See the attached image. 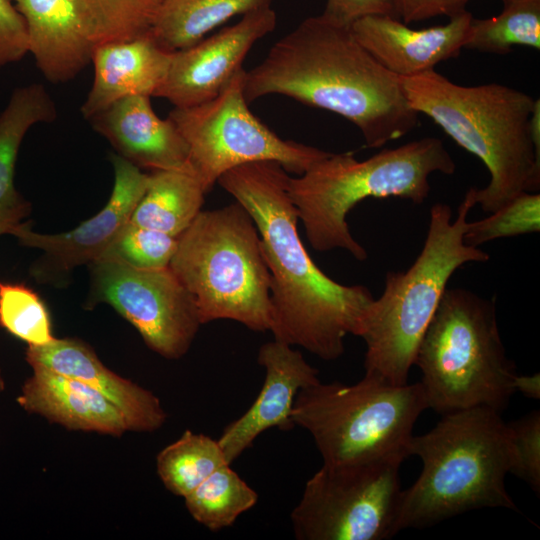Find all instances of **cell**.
Here are the masks:
<instances>
[{"instance_id":"ffe728a7","label":"cell","mask_w":540,"mask_h":540,"mask_svg":"<svg viewBox=\"0 0 540 540\" xmlns=\"http://www.w3.org/2000/svg\"><path fill=\"white\" fill-rule=\"evenodd\" d=\"M31 368L16 399L25 411L69 430L113 437L130 431L122 411L90 385L43 367Z\"/></svg>"},{"instance_id":"4316f807","label":"cell","mask_w":540,"mask_h":540,"mask_svg":"<svg viewBox=\"0 0 540 540\" xmlns=\"http://www.w3.org/2000/svg\"><path fill=\"white\" fill-rule=\"evenodd\" d=\"M502 12L472 18L465 49L507 54L514 46L540 48V0H505Z\"/></svg>"},{"instance_id":"e0dca14e","label":"cell","mask_w":540,"mask_h":540,"mask_svg":"<svg viewBox=\"0 0 540 540\" xmlns=\"http://www.w3.org/2000/svg\"><path fill=\"white\" fill-rule=\"evenodd\" d=\"M27 363L84 382L113 402L133 432H154L167 420L159 398L150 390L105 366L96 353L76 338H55L42 346H27Z\"/></svg>"},{"instance_id":"7402d4cb","label":"cell","mask_w":540,"mask_h":540,"mask_svg":"<svg viewBox=\"0 0 540 540\" xmlns=\"http://www.w3.org/2000/svg\"><path fill=\"white\" fill-rule=\"evenodd\" d=\"M56 117L55 103L39 83L16 88L0 113V235L15 236L31 212V204L14 183L23 138L33 125L52 122Z\"/></svg>"},{"instance_id":"e575fe53","label":"cell","mask_w":540,"mask_h":540,"mask_svg":"<svg viewBox=\"0 0 540 540\" xmlns=\"http://www.w3.org/2000/svg\"><path fill=\"white\" fill-rule=\"evenodd\" d=\"M470 0H394L397 18L409 25L436 16H456Z\"/></svg>"},{"instance_id":"4fadbf2b","label":"cell","mask_w":540,"mask_h":540,"mask_svg":"<svg viewBox=\"0 0 540 540\" xmlns=\"http://www.w3.org/2000/svg\"><path fill=\"white\" fill-rule=\"evenodd\" d=\"M110 160L114 169L113 189L97 214L68 232L38 233L26 223L16 233L21 245L42 251L30 268L35 281L56 287L67 285L72 271L99 259L130 220L147 189L149 174L116 153L110 155Z\"/></svg>"},{"instance_id":"277c9868","label":"cell","mask_w":540,"mask_h":540,"mask_svg":"<svg viewBox=\"0 0 540 540\" xmlns=\"http://www.w3.org/2000/svg\"><path fill=\"white\" fill-rule=\"evenodd\" d=\"M408 455L421 459L422 470L402 489L398 532L481 508L518 510L505 486L510 445L500 411L478 406L443 414L431 430L411 437Z\"/></svg>"},{"instance_id":"836d02e7","label":"cell","mask_w":540,"mask_h":540,"mask_svg":"<svg viewBox=\"0 0 540 540\" xmlns=\"http://www.w3.org/2000/svg\"><path fill=\"white\" fill-rule=\"evenodd\" d=\"M322 15L347 26L368 15H389L397 18L394 0H326Z\"/></svg>"},{"instance_id":"f1b7e54d","label":"cell","mask_w":540,"mask_h":540,"mask_svg":"<svg viewBox=\"0 0 540 540\" xmlns=\"http://www.w3.org/2000/svg\"><path fill=\"white\" fill-rule=\"evenodd\" d=\"M0 326L29 346L56 338L46 304L24 284L0 282Z\"/></svg>"},{"instance_id":"44dd1931","label":"cell","mask_w":540,"mask_h":540,"mask_svg":"<svg viewBox=\"0 0 540 540\" xmlns=\"http://www.w3.org/2000/svg\"><path fill=\"white\" fill-rule=\"evenodd\" d=\"M171 54L148 33L127 41L97 44L91 60L93 84L80 109L83 117L89 120L127 96H154L165 79Z\"/></svg>"},{"instance_id":"5b68a950","label":"cell","mask_w":540,"mask_h":540,"mask_svg":"<svg viewBox=\"0 0 540 540\" xmlns=\"http://www.w3.org/2000/svg\"><path fill=\"white\" fill-rule=\"evenodd\" d=\"M475 192V187L466 192L454 220L448 204H434L415 261L405 271L387 272L384 290L371 303L359 333L366 344V375L392 385L408 383L420 341L451 276L466 263L490 259L487 252L464 242Z\"/></svg>"},{"instance_id":"9a60e30c","label":"cell","mask_w":540,"mask_h":540,"mask_svg":"<svg viewBox=\"0 0 540 540\" xmlns=\"http://www.w3.org/2000/svg\"><path fill=\"white\" fill-rule=\"evenodd\" d=\"M257 360L265 369L264 383L258 396L242 416L223 429L217 439L230 465L269 428L293 429L295 425L291 414L298 392L320 381L319 371L298 350L280 341L263 344Z\"/></svg>"},{"instance_id":"d590c367","label":"cell","mask_w":540,"mask_h":540,"mask_svg":"<svg viewBox=\"0 0 540 540\" xmlns=\"http://www.w3.org/2000/svg\"><path fill=\"white\" fill-rule=\"evenodd\" d=\"M515 392H520L530 399H540V375H516L514 381Z\"/></svg>"},{"instance_id":"d6a6232c","label":"cell","mask_w":540,"mask_h":540,"mask_svg":"<svg viewBox=\"0 0 540 540\" xmlns=\"http://www.w3.org/2000/svg\"><path fill=\"white\" fill-rule=\"evenodd\" d=\"M28 53L23 17L12 0H0V68L20 61Z\"/></svg>"},{"instance_id":"f546056e","label":"cell","mask_w":540,"mask_h":540,"mask_svg":"<svg viewBox=\"0 0 540 540\" xmlns=\"http://www.w3.org/2000/svg\"><path fill=\"white\" fill-rule=\"evenodd\" d=\"M176 248V237L129 220L96 261H111L145 270L162 269L169 267Z\"/></svg>"},{"instance_id":"7a4b0ae2","label":"cell","mask_w":540,"mask_h":540,"mask_svg":"<svg viewBox=\"0 0 540 540\" xmlns=\"http://www.w3.org/2000/svg\"><path fill=\"white\" fill-rule=\"evenodd\" d=\"M247 103L272 94L328 110L352 122L369 148L402 138L419 124L400 78L324 15L304 19L264 60L245 71Z\"/></svg>"},{"instance_id":"8992f818","label":"cell","mask_w":540,"mask_h":540,"mask_svg":"<svg viewBox=\"0 0 540 540\" xmlns=\"http://www.w3.org/2000/svg\"><path fill=\"white\" fill-rule=\"evenodd\" d=\"M455 170L442 140L425 137L363 161L352 153H330L302 175L290 176L288 191L315 250L344 249L364 261L367 252L350 232L348 213L367 198L397 197L421 204L430 192L429 176Z\"/></svg>"},{"instance_id":"2e32d148","label":"cell","mask_w":540,"mask_h":540,"mask_svg":"<svg viewBox=\"0 0 540 540\" xmlns=\"http://www.w3.org/2000/svg\"><path fill=\"white\" fill-rule=\"evenodd\" d=\"M472 18L465 10L447 24L413 29L389 15H368L355 20L351 30L385 69L398 77H411L457 57L467 41Z\"/></svg>"},{"instance_id":"52a82bcc","label":"cell","mask_w":540,"mask_h":540,"mask_svg":"<svg viewBox=\"0 0 540 540\" xmlns=\"http://www.w3.org/2000/svg\"><path fill=\"white\" fill-rule=\"evenodd\" d=\"M428 408L446 413L486 406L502 412L517 375L501 340L495 298L447 288L414 360Z\"/></svg>"},{"instance_id":"1f68e13d","label":"cell","mask_w":540,"mask_h":540,"mask_svg":"<svg viewBox=\"0 0 540 540\" xmlns=\"http://www.w3.org/2000/svg\"><path fill=\"white\" fill-rule=\"evenodd\" d=\"M510 445L509 473L540 491V411L506 423Z\"/></svg>"},{"instance_id":"7c38bea8","label":"cell","mask_w":540,"mask_h":540,"mask_svg":"<svg viewBox=\"0 0 540 540\" xmlns=\"http://www.w3.org/2000/svg\"><path fill=\"white\" fill-rule=\"evenodd\" d=\"M89 268L86 308L110 305L165 359L177 360L189 351L202 323L194 298L169 267L145 270L94 261Z\"/></svg>"},{"instance_id":"4dcf8cb0","label":"cell","mask_w":540,"mask_h":540,"mask_svg":"<svg viewBox=\"0 0 540 540\" xmlns=\"http://www.w3.org/2000/svg\"><path fill=\"white\" fill-rule=\"evenodd\" d=\"M539 231L540 195L538 192H522L489 216L468 222L464 242L478 247L495 239Z\"/></svg>"},{"instance_id":"5bb4252c","label":"cell","mask_w":540,"mask_h":540,"mask_svg":"<svg viewBox=\"0 0 540 540\" xmlns=\"http://www.w3.org/2000/svg\"><path fill=\"white\" fill-rule=\"evenodd\" d=\"M271 7L249 12L232 26L172 52L167 74L155 97L187 108L216 97L240 72L251 47L276 26Z\"/></svg>"},{"instance_id":"603a6c76","label":"cell","mask_w":540,"mask_h":540,"mask_svg":"<svg viewBox=\"0 0 540 540\" xmlns=\"http://www.w3.org/2000/svg\"><path fill=\"white\" fill-rule=\"evenodd\" d=\"M205 194L189 164L151 171L147 189L130 221L178 238L200 213Z\"/></svg>"},{"instance_id":"3957f363","label":"cell","mask_w":540,"mask_h":540,"mask_svg":"<svg viewBox=\"0 0 540 540\" xmlns=\"http://www.w3.org/2000/svg\"><path fill=\"white\" fill-rule=\"evenodd\" d=\"M399 78L411 107L486 166L490 181L475 192L483 211L491 213L522 192L539 190L540 151L530 128L536 102L532 96L499 83L459 85L434 69Z\"/></svg>"},{"instance_id":"ac0fdd59","label":"cell","mask_w":540,"mask_h":540,"mask_svg":"<svg viewBox=\"0 0 540 540\" xmlns=\"http://www.w3.org/2000/svg\"><path fill=\"white\" fill-rule=\"evenodd\" d=\"M24 19L28 53L53 83L75 78L96 46L78 0H12Z\"/></svg>"},{"instance_id":"8fae6325","label":"cell","mask_w":540,"mask_h":540,"mask_svg":"<svg viewBox=\"0 0 540 540\" xmlns=\"http://www.w3.org/2000/svg\"><path fill=\"white\" fill-rule=\"evenodd\" d=\"M400 461L322 465L306 482L291 523L298 540H383L396 528Z\"/></svg>"},{"instance_id":"30bf717a","label":"cell","mask_w":540,"mask_h":540,"mask_svg":"<svg viewBox=\"0 0 540 540\" xmlns=\"http://www.w3.org/2000/svg\"><path fill=\"white\" fill-rule=\"evenodd\" d=\"M244 74L242 69L213 99L174 107L168 115L188 145V164L206 193L221 175L246 163L274 161L300 176L330 154L280 138L252 114L243 93Z\"/></svg>"},{"instance_id":"6da1fadb","label":"cell","mask_w":540,"mask_h":540,"mask_svg":"<svg viewBox=\"0 0 540 540\" xmlns=\"http://www.w3.org/2000/svg\"><path fill=\"white\" fill-rule=\"evenodd\" d=\"M290 175L277 162L234 167L217 183L251 215L270 271L274 340L300 346L322 360L338 359L348 334L359 336L374 297L364 285H343L314 263L298 233Z\"/></svg>"},{"instance_id":"cb8c5ba5","label":"cell","mask_w":540,"mask_h":540,"mask_svg":"<svg viewBox=\"0 0 540 540\" xmlns=\"http://www.w3.org/2000/svg\"><path fill=\"white\" fill-rule=\"evenodd\" d=\"M272 0H162L148 34L167 52L188 48L236 15L271 7Z\"/></svg>"},{"instance_id":"74e56055","label":"cell","mask_w":540,"mask_h":540,"mask_svg":"<svg viewBox=\"0 0 540 540\" xmlns=\"http://www.w3.org/2000/svg\"><path fill=\"white\" fill-rule=\"evenodd\" d=\"M502 1H505V0H502Z\"/></svg>"},{"instance_id":"9c48e42d","label":"cell","mask_w":540,"mask_h":540,"mask_svg":"<svg viewBox=\"0 0 540 540\" xmlns=\"http://www.w3.org/2000/svg\"><path fill=\"white\" fill-rule=\"evenodd\" d=\"M427 408L420 382L392 385L365 374L350 385L319 381L301 389L291 419L312 436L324 465L403 462Z\"/></svg>"},{"instance_id":"ba28073f","label":"cell","mask_w":540,"mask_h":540,"mask_svg":"<svg viewBox=\"0 0 540 540\" xmlns=\"http://www.w3.org/2000/svg\"><path fill=\"white\" fill-rule=\"evenodd\" d=\"M169 268L194 298L202 324L227 319L270 331V271L256 224L239 202L201 210L177 238Z\"/></svg>"},{"instance_id":"83f0119b","label":"cell","mask_w":540,"mask_h":540,"mask_svg":"<svg viewBox=\"0 0 540 540\" xmlns=\"http://www.w3.org/2000/svg\"><path fill=\"white\" fill-rule=\"evenodd\" d=\"M95 44L148 33L162 0H78Z\"/></svg>"},{"instance_id":"484cf974","label":"cell","mask_w":540,"mask_h":540,"mask_svg":"<svg viewBox=\"0 0 540 540\" xmlns=\"http://www.w3.org/2000/svg\"><path fill=\"white\" fill-rule=\"evenodd\" d=\"M184 500L192 518L216 532L232 526L241 514L254 507L258 494L230 464H224Z\"/></svg>"},{"instance_id":"8d00e7d4","label":"cell","mask_w":540,"mask_h":540,"mask_svg":"<svg viewBox=\"0 0 540 540\" xmlns=\"http://www.w3.org/2000/svg\"><path fill=\"white\" fill-rule=\"evenodd\" d=\"M5 379H4V376H3V372L0 368V394L5 390Z\"/></svg>"},{"instance_id":"d6986e66","label":"cell","mask_w":540,"mask_h":540,"mask_svg":"<svg viewBox=\"0 0 540 540\" xmlns=\"http://www.w3.org/2000/svg\"><path fill=\"white\" fill-rule=\"evenodd\" d=\"M116 154L151 171L188 166V145L169 119L154 112L150 97H124L89 119Z\"/></svg>"},{"instance_id":"d4e9b609","label":"cell","mask_w":540,"mask_h":540,"mask_svg":"<svg viewBox=\"0 0 540 540\" xmlns=\"http://www.w3.org/2000/svg\"><path fill=\"white\" fill-rule=\"evenodd\" d=\"M226 462L218 440L186 430L156 456V470L165 488L186 497Z\"/></svg>"}]
</instances>
